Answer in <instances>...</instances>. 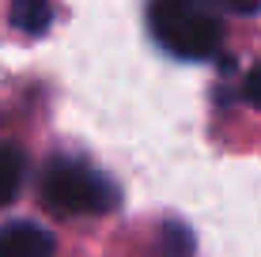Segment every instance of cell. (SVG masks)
<instances>
[{"mask_svg": "<svg viewBox=\"0 0 261 257\" xmlns=\"http://www.w3.org/2000/svg\"><path fill=\"white\" fill-rule=\"evenodd\" d=\"M148 26L170 57L208 61L223 42V23L208 0H151Z\"/></svg>", "mask_w": 261, "mask_h": 257, "instance_id": "obj_1", "label": "cell"}, {"mask_svg": "<svg viewBox=\"0 0 261 257\" xmlns=\"http://www.w3.org/2000/svg\"><path fill=\"white\" fill-rule=\"evenodd\" d=\"M42 201L57 216H102L118 208L121 193L84 159H53L42 170Z\"/></svg>", "mask_w": 261, "mask_h": 257, "instance_id": "obj_2", "label": "cell"}, {"mask_svg": "<svg viewBox=\"0 0 261 257\" xmlns=\"http://www.w3.org/2000/svg\"><path fill=\"white\" fill-rule=\"evenodd\" d=\"M0 257H53V235L38 223L0 227Z\"/></svg>", "mask_w": 261, "mask_h": 257, "instance_id": "obj_3", "label": "cell"}, {"mask_svg": "<svg viewBox=\"0 0 261 257\" xmlns=\"http://www.w3.org/2000/svg\"><path fill=\"white\" fill-rule=\"evenodd\" d=\"M8 19H12V26L19 34L38 38V34H46L49 23H53V4H49V0H12Z\"/></svg>", "mask_w": 261, "mask_h": 257, "instance_id": "obj_4", "label": "cell"}, {"mask_svg": "<svg viewBox=\"0 0 261 257\" xmlns=\"http://www.w3.org/2000/svg\"><path fill=\"white\" fill-rule=\"evenodd\" d=\"M23 174H27V155L15 144H0V208L19 197Z\"/></svg>", "mask_w": 261, "mask_h": 257, "instance_id": "obj_5", "label": "cell"}, {"mask_svg": "<svg viewBox=\"0 0 261 257\" xmlns=\"http://www.w3.org/2000/svg\"><path fill=\"white\" fill-rule=\"evenodd\" d=\"M163 257H193V235H190V227L174 223V219L163 227Z\"/></svg>", "mask_w": 261, "mask_h": 257, "instance_id": "obj_6", "label": "cell"}, {"mask_svg": "<svg viewBox=\"0 0 261 257\" xmlns=\"http://www.w3.org/2000/svg\"><path fill=\"white\" fill-rule=\"evenodd\" d=\"M242 95H246V102H250V106H257V110H261V65H257V68H250L246 83H242Z\"/></svg>", "mask_w": 261, "mask_h": 257, "instance_id": "obj_7", "label": "cell"}, {"mask_svg": "<svg viewBox=\"0 0 261 257\" xmlns=\"http://www.w3.org/2000/svg\"><path fill=\"white\" fill-rule=\"evenodd\" d=\"M231 8H239V12H257V0H231Z\"/></svg>", "mask_w": 261, "mask_h": 257, "instance_id": "obj_8", "label": "cell"}]
</instances>
